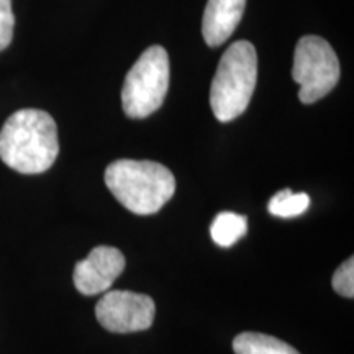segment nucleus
Listing matches in <instances>:
<instances>
[{
  "label": "nucleus",
  "mask_w": 354,
  "mask_h": 354,
  "mask_svg": "<svg viewBox=\"0 0 354 354\" xmlns=\"http://www.w3.org/2000/svg\"><path fill=\"white\" fill-rule=\"evenodd\" d=\"M57 154L56 122L43 110H19L0 130V159L20 174H41L55 165Z\"/></svg>",
  "instance_id": "nucleus-1"
},
{
  "label": "nucleus",
  "mask_w": 354,
  "mask_h": 354,
  "mask_svg": "<svg viewBox=\"0 0 354 354\" xmlns=\"http://www.w3.org/2000/svg\"><path fill=\"white\" fill-rule=\"evenodd\" d=\"M246 0H209L202 19V37L210 48L223 44L240 25Z\"/></svg>",
  "instance_id": "nucleus-8"
},
{
  "label": "nucleus",
  "mask_w": 354,
  "mask_h": 354,
  "mask_svg": "<svg viewBox=\"0 0 354 354\" xmlns=\"http://www.w3.org/2000/svg\"><path fill=\"white\" fill-rule=\"evenodd\" d=\"M112 196L136 215L158 214L176 192L174 174L154 161L118 159L105 169Z\"/></svg>",
  "instance_id": "nucleus-2"
},
{
  "label": "nucleus",
  "mask_w": 354,
  "mask_h": 354,
  "mask_svg": "<svg viewBox=\"0 0 354 354\" xmlns=\"http://www.w3.org/2000/svg\"><path fill=\"white\" fill-rule=\"evenodd\" d=\"M234 354H300L276 336L245 331L233 339Z\"/></svg>",
  "instance_id": "nucleus-9"
},
{
  "label": "nucleus",
  "mask_w": 354,
  "mask_h": 354,
  "mask_svg": "<svg viewBox=\"0 0 354 354\" xmlns=\"http://www.w3.org/2000/svg\"><path fill=\"white\" fill-rule=\"evenodd\" d=\"M258 82V55L250 41H234L221 56L210 87V107L221 123L245 112Z\"/></svg>",
  "instance_id": "nucleus-3"
},
{
  "label": "nucleus",
  "mask_w": 354,
  "mask_h": 354,
  "mask_svg": "<svg viewBox=\"0 0 354 354\" xmlns=\"http://www.w3.org/2000/svg\"><path fill=\"white\" fill-rule=\"evenodd\" d=\"M331 286L336 294H339L342 297L353 299L354 297V258L344 261V263L336 269L331 279Z\"/></svg>",
  "instance_id": "nucleus-12"
},
{
  "label": "nucleus",
  "mask_w": 354,
  "mask_h": 354,
  "mask_svg": "<svg viewBox=\"0 0 354 354\" xmlns=\"http://www.w3.org/2000/svg\"><path fill=\"white\" fill-rule=\"evenodd\" d=\"M339 61L325 38L305 35L294 51L292 79L300 86L302 104H315L333 91L339 81Z\"/></svg>",
  "instance_id": "nucleus-5"
},
{
  "label": "nucleus",
  "mask_w": 354,
  "mask_h": 354,
  "mask_svg": "<svg viewBox=\"0 0 354 354\" xmlns=\"http://www.w3.org/2000/svg\"><path fill=\"white\" fill-rule=\"evenodd\" d=\"M15 17L12 10V0H0V51L8 48L13 38Z\"/></svg>",
  "instance_id": "nucleus-13"
},
{
  "label": "nucleus",
  "mask_w": 354,
  "mask_h": 354,
  "mask_svg": "<svg viewBox=\"0 0 354 354\" xmlns=\"http://www.w3.org/2000/svg\"><path fill=\"white\" fill-rule=\"evenodd\" d=\"M169 56L162 46H149L128 71L122 107L130 118H146L161 109L169 88Z\"/></svg>",
  "instance_id": "nucleus-4"
},
{
  "label": "nucleus",
  "mask_w": 354,
  "mask_h": 354,
  "mask_svg": "<svg viewBox=\"0 0 354 354\" xmlns=\"http://www.w3.org/2000/svg\"><path fill=\"white\" fill-rule=\"evenodd\" d=\"M125 256L118 248L95 246L74 268V286L84 295L107 292L125 269Z\"/></svg>",
  "instance_id": "nucleus-7"
},
{
  "label": "nucleus",
  "mask_w": 354,
  "mask_h": 354,
  "mask_svg": "<svg viewBox=\"0 0 354 354\" xmlns=\"http://www.w3.org/2000/svg\"><path fill=\"white\" fill-rule=\"evenodd\" d=\"M154 315V300L131 290L105 292L95 305L97 322L112 333H135L151 328Z\"/></svg>",
  "instance_id": "nucleus-6"
},
{
  "label": "nucleus",
  "mask_w": 354,
  "mask_h": 354,
  "mask_svg": "<svg viewBox=\"0 0 354 354\" xmlns=\"http://www.w3.org/2000/svg\"><path fill=\"white\" fill-rule=\"evenodd\" d=\"M310 207V197L305 192H292L290 189L279 190L269 201V214L279 218H294L307 212Z\"/></svg>",
  "instance_id": "nucleus-11"
},
{
  "label": "nucleus",
  "mask_w": 354,
  "mask_h": 354,
  "mask_svg": "<svg viewBox=\"0 0 354 354\" xmlns=\"http://www.w3.org/2000/svg\"><path fill=\"white\" fill-rule=\"evenodd\" d=\"M248 232V218L233 212H221L210 227L212 240L221 248H230L240 241Z\"/></svg>",
  "instance_id": "nucleus-10"
}]
</instances>
